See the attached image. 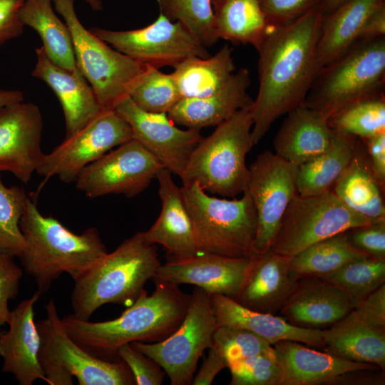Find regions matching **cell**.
Instances as JSON below:
<instances>
[{
    "mask_svg": "<svg viewBox=\"0 0 385 385\" xmlns=\"http://www.w3.org/2000/svg\"><path fill=\"white\" fill-rule=\"evenodd\" d=\"M324 351L346 360L372 364L385 369V330L371 327L352 309L323 330Z\"/></svg>",
    "mask_w": 385,
    "mask_h": 385,
    "instance_id": "29",
    "label": "cell"
},
{
    "mask_svg": "<svg viewBox=\"0 0 385 385\" xmlns=\"http://www.w3.org/2000/svg\"><path fill=\"white\" fill-rule=\"evenodd\" d=\"M358 140L357 137L334 130L327 150L298 167V194L315 195L332 190L351 162Z\"/></svg>",
    "mask_w": 385,
    "mask_h": 385,
    "instance_id": "32",
    "label": "cell"
},
{
    "mask_svg": "<svg viewBox=\"0 0 385 385\" xmlns=\"http://www.w3.org/2000/svg\"><path fill=\"white\" fill-rule=\"evenodd\" d=\"M347 0H320L319 5L323 16L327 15L337 9Z\"/></svg>",
    "mask_w": 385,
    "mask_h": 385,
    "instance_id": "53",
    "label": "cell"
},
{
    "mask_svg": "<svg viewBox=\"0 0 385 385\" xmlns=\"http://www.w3.org/2000/svg\"><path fill=\"white\" fill-rule=\"evenodd\" d=\"M358 302L337 286L317 276L297 278L279 311L292 324L313 328L333 324Z\"/></svg>",
    "mask_w": 385,
    "mask_h": 385,
    "instance_id": "19",
    "label": "cell"
},
{
    "mask_svg": "<svg viewBox=\"0 0 385 385\" xmlns=\"http://www.w3.org/2000/svg\"><path fill=\"white\" fill-rule=\"evenodd\" d=\"M46 317L36 323L41 337L39 361L49 385H133L126 364L97 357L75 342L63 327L53 299L45 305Z\"/></svg>",
    "mask_w": 385,
    "mask_h": 385,
    "instance_id": "8",
    "label": "cell"
},
{
    "mask_svg": "<svg viewBox=\"0 0 385 385\" xmlns=\"http://www.w3.org/2000/svg\"><path fill=\"white\" fill-rule=\"evenodd\" d=\"M376 220L352 210L332 190L315 195L297 193L283 215L271 250L292 257L318 242Z\"/></svg>",
    "mask_w": 385,
    "mask_h": 385,
    "instance_id": "11",
    "label": "cell"
},
{
    "mask_svg": "<svg viewBox=\"0 0 385 385\" xmlns=\"http://www.w3.org/2000/svg\"><path fill=\"white\" fill-rule=\"evenodd\" d=\"M385 0H347L323 16L317 47L319 70L346 53L357 41L369 15Z\"/></svg>",
    "mask_w": 385,
    "mask_h": 385,
    "instance_id": "28",
    "label": "cell"
},
{
    "mask_svg": "<svg viewBox=\"0 0 385 385\" xmlns=\"http://www.w3.org/2000/svg\"><path fill=\"white\" fill-rule=\"evenodd\" d=\"M181 190L200 252L255 256L257 213L247 191L240 199L227 200L208 195L196 183L183 185Z\"/></svg>",
    "mask_w": 385,
    "mask_h": 385,
    "instance_id": "7",
    "label": "cell"
},
{
    "mask_svg": "<svg viewBox=\"0 0 385 385\" xmlns=\"http://www.w3.org/2000/svg\"><path fill=\"white\" fill-rule=\"evenodd\" d=\"M385 36L357 41L322 68L302 105L328 119L356 101L384 93Z\"/></svg>",
    "mask_w": 385,
    "mask_h": 385,
    "instance_id": "6",
    "label": "cell"
},
{
    "mask_svg": "<svg viewBox=\"0 0 385 385\" xmlns=\"http://www.w3.org/2000/svg\"><path fill=\"white\" fill-rule=\"evenodd\" d=\"M1 332H0V334H1Z\"/></svg>",
    "mask_w": 385,
    "mask_h": 385,
    "instance_id": "55",
    "label": "cell"
},
{
    "mask_svg": "<svg viewBox=\"0 0 385 385\" xmlns=\"http://www.w3.org/2000/svg\"><path fill=\"white\" fill-rule=\"evenodd\" d=\"M90 31L117 51L158 68L173 67L191 56H211L181 23L161 14L153 23L138 29L111 31L94 27Z\"/></svg>",
    "mask_w": 385,
    "mask_h": 385,
    "instance_id": "14",
    "label": "cell"
},
{
    "mask_svg": "<svg viewBox=\"0 0 385 385\" xmlns=\"http://www.w3.org/2000/svg\"><path fill=\"white\" fill-rule=\"evenodd\" d=\"M354 247L369 256L385 260V217L346 230Z\"/></svg>",
    "mask_w": 385,
    "mask_h": 385,
    "instance_id": "44",
    "label": "cell"
},
{
    "mask_svg": "<svg viewBox=\"0 0 385 385\" xmlns=\"http://www.w3.org/2000/svg\"><path fill=\"white\" fill-rule=\"evenodd\" d=\"M28 196L24 188L6 186L0 177V252L19 257L26 247L20 220Z\"/></svg>",
    "mask_w": 385,
    "mask_h": 385,
    "instance_id": "40",
    "label": "cell"
},
{
    "mask_svg": "<svg viewBox=\"0 0 385 385\" xmlns=\"http://www.w3.org/2000/svg\"><path fill=\"white\" fill-rule=\"evenodd\" d=\"M286 115L273 139L277 155L299 166L329 146L334 130L322 113L301 105Z\"/></svg>",
    "mask_w": 385,
    "mask_h": 385,
    "instance_id": "26",
    "label": "cell"
},
{
    "mask_svg": "<svg viewBox=\"0 0 385 385\" xmlns=\"http://www.w3.org/2000/svg\"><path fill=\"white\" fill-rule=\"evenodd\" d=\"M251 108L237 111L201 138L180 177L183 185L196 183L205 192L228 197L245 191L246 155L254 145Z\"/></svg>",
    "mask_w": 385,
    "mask_h": 385,
    "instance_id": "5",
    "label": "cell"
},
{
    "mask_svg": "<svg viewBox=\"0 0 385 385\" xmlns=\"http://www.w3.org/2000/svg\"><path fill=\"white\" fill-rule=\"evenodd\" d=\"M160 265L154 244L145 239L144 232L135 233L74 280L72 314L88 320L105 304H132Z\"/></svg>",
    "mask_w": 385,
    "mask_h": 385,
    "instance_id": "4",
    "label": "cell"
},
{
    "mask_svg": "<svg viewBox=\"0 0 385 385\" xmlns=\"http://www.w3.org/2000/svg\"><path fill=\"white\" fill-rule=\"evenodd\" d=\"M86 2L90 7L94 10L98 11L102 9V2L101 0H83Z\"/></svg>",
    "mask_w": 385,
    "mask_h": 385,
    "instance_id": "54",
    "label": "cell"
},
{
    "mask_svg": "<svg viewBox=\"0 0 385 385\" xmlns=\"http://www.w3.org/2000/svg\"><path fill=\"white\" fill-rule=\"evenodd\" d=\"M24 99V94L19 90H0V108L6 105L21 102Z\"/></svg>",
    "mask_w": 385,
    "mask_h": 385,
    "instance_id": "52",
    "label": "cell"
},
{
    "mask_svg": "<svg viewBox=\"0 0 385 385\" xmlns=\"http://www.w3.org/2000/svg\"><path fill=\"white\" fill-rule=\"evenodd\" d=\"M36 62L31 75L44 81L58 97L64 115L65 138H68L103 110L91 86L78 67L68 70L56 65L42 46L36 49Z\"/></svg>",
    "mask_w": 385,
    "mask_h": 385,
    "instance_id": "21",
    "label": "cell"
},
{
    "mask_svg": "<svg viewBox=\"0 0 385 385\" xmlns=\"http://www.w3.org/2000/svg\"><path fill=\"white\" fill-rule=\"evenodd\" d=\"M113 110L130 125L133 139L164 168L181 176L191 153L202 138L200 130H182L175 126L167 113L143 111L128 95L117 103Z\"/></svg>",
    "mask_w": 385,
    "mask_h": 385,
    "instance_id": "16",
    "label": "cell"
},
{
    "mask_svg": "<svg viewBox=\"0 0 385 385\" xmlns=\"http://www.w3.org/2000/svg\"><path fill=\"white\" fill-rule=\"evenodd\" d=\"M216 37L256 50L277 27L265 16L259 0H212Z\"/></svg>",
    "mask_w": 385,
    "mask_h": 385,
    "instance_id": "31",
    "label": "cell"
},
{
    "mask_svg": "<svg viewBox=\"0 0 385 385\" xmlns=\"http://www.w3.org/2000/svg\"><path fill=\"white\" fill-rule=\"evenodd\" d=\"M173 68L171 75L181 98L205 97L216 92L236 69L228 45L208 58H187Z\"/></svg>",
    "mask_w": 385,
    "mask_h": 385,
    "instance_id": "33",
    "label": "cell"
},
{
    "mask_svg": "<svg viewBox=\"0 0 385 385\" xmlns=\"http://www.w3.org/2000/svg\"><path fill=\"white\" fill-rule=\"evenodd\" d=\"M210 297L217 326L248 330L272 345L288 340L324 346L323 330L294 325L282 317L248 309L222 294Z\"/></svg>",
    "mask_w": 385,
    "mask_h": 385,
    "instance_id": "25",
    "label": "cell"
},
{
    "mask_svg": "<svg viewBox=\"0 0 385 385\" xmlns=\"http://www.w3.org/2000/svg\"><path fill=\"white\" fill-rule=\"evenodd\" d=\"M273 347L282 370L280 385L332 384L343 382L345 376L352 372L380 369L316 351L297 342L280 341Z\"/></svg>",
    "mask_w": 385,
    "mask_h": 385,
    "instance_id": "22",
    "label": "cell"
},
{
    "mask_svg": "<svg viewBox=\"0 0 385 385\" xmlns=\"http://www.w3.org/2000/svg\"><path fill=\"white\" fill-rule=\"evenodd\" d=\"M160 14L181 23L205 47L216 43L212 0H156Z\"/></svg>",
    "mask_w": 385,
    "mask_h": 385,
    "instance_id": "39",
    "label": "cell"
},
{
    "mask_svg": "<svg viewBox=\"0 0 385 385\" xmlns=\"http://www.w3.org/2000/svg\"><path fill=\"white\" fill-rule=\"evenodd\" d=\"M384 189L372 170L365 144L359 138L351 162L332 191L352 210L376 220L385 217Z\"/></svg>",
    "mask_w": 385,
    "mask_h": 385,
    "instance_id": "30",
    "label": "cell"
},
{
    "mask_svg": "<svg viewBox=\"0 0 385 385\" xmlns=\"http://www.w3.org/2000/svg\"><path fill=\"white\" fill-rule=\"evenodd\" d=\"M230 385H280L282 370L274 349L230 362Z\"/></svg>",
    "mask_w": 385,
    "mask_h": 385,
    "instance_id": "41",
    "label": "cell"
},
{
    "mask_svg": "<svg viewBox=\"0 0 385 385\" xmlns=\"http://www.w3.org/2000/svg\"><path fill=\"white\" fill-rule=\"evenodd\" d=\"M372 170L384 188L385 184V132L362 139Z\"/></svg>",
    "mask_w": 385,
    "mask_h": 385,
    "instance_id": "49",
    "label": "cell"
},
{
    "mask_svg": "<svg viewBox=\"0 0 385 385\" xmlns=\"http://www.w3.org/2000/svg\"><path fill=\"white\" fill-rule=\"evenodd\" d=\"M252 262V257L200 252L193 257L160 265L153 279L178 285L193 284L209 294H222L234 299L242 287Z\"/></svg>",
    "mask_w": 385,
    "mask_h": 385,
    "instance_id": "18",
    "label": "cell"
},
{
    "mask_svg": "<svg viewBox=\"0 0 385 385\" xmlns=\"http://www.w3.org/2000/svg\"><path fill=\"white\" fill-rule=\"evenodd\" d=\"M40 295L36 291L11 310L9 329L0 334L2 371L13 374L20 385H32L37 379L46 381L38 358L41 337L34 322V304Z\"/></svg>",
    "mask_w": 385,
    "mask_h": 385,
    "instance_id": "20",
    "label": "cell"
},
{
    "mask_svg": "<svg viewBox=\"0 0 385 385\" xmlns=\"http://www.w3.org/2000/svg\"><path fill=\"white\" fill-rule=\"evenodd\" d=\"M171 173L163 167L156 175L162 208L155 222L144 235L150 243L161 245L173 260H182L200 252L181 188L174 183Z\"/></svg>",
    "mask_w": 385,
    "mask_h": 385,
    "instance_id": "23",
    "label": "cell"
},
{
    "mask_svg": "<svg viewBox=\"0 0 385 385\" xmlns=\"http://www.w3.org/2000/svg\"><path fill=\"white\" fill-rule=\"evenodd\" d=\"M24 1L0 0V46L23 33L19 12Z\"/></svg>",
    "mask_w": 385,
    "mask_h": 385,
    "instance_id": "48",
    "label": "cell"
},
{
    "mask_svg": "<svg viewBox=\"0 0 385 385\" xmlns=\"http://www.w3.org/2000/svg\"><path fill=\"white\" fill-rule=\"evenodd\" d=\"M20 228L26 247L19 257L41 294L63 272L75 280L108 252L96 227L76 234L56 218L43 215L30 197Z\"/></svg>",
    "mask_w": 385,
    "mask_h": 385,
    "instance_id": "3",
    "label": "cell"
},
{
    "mask_svg": "<svg viewBox=\"0 0 385 385\" xmlns=\"http://www.w3.org/2000/svg\"><path fill=\"white\" fill-rule=\"evenodd\" d=\"M163 166L134 139L110 150L79 173L76 188L91 198L121 194L128 198L142 192Z\"/></svg>",
    "mask_w": 385,
    "mask_h": 385,
    "instance_id": "15",
    "label": "cell"
},
{
    "mask_svg": "<svg viewBox=\"0 0 385 385\" xmlns=\"http://www.w3.org/2000/svg\"><path fill=\"white\" fill-rule=\"evenodd\" d=\"M155 289L148 295L143 290L118 318L91 322L68 314L61 319L70 337L90 354L103 359L133 342H158L180 327L188 309L190 294L178 285L153 279Z\"/></svg>",
    "mask_w": 385,
    "mask_h": 385,
    "instance_id": "2",
    "label": "cell"
},
{
    "mask_svg": "<svg viewBox=\"0 0 385 385\" xmlns=\"http://www.w3.org/2000/svg\"><path fill=\"white\" fill-rule=\"evenodd\" d=\"M298 167L271 150L259 154L248 167L245 191L257 213L255 255L270 251L275 241L283 215L298 193Z\"/></svg>",
    "mask_w": 385,
    "mask_h": 385,
    "instance_id": "12",
    "label": "cell"
},
{
    "mask_svg": "<svg viewBox=\"0 0 385 385\" xmlns=\"http://www.w3.org/2000/svg\"><path fill=\"white\" fill-rule=\"evenodd\" d=\"M217 327L210 294L195 287L186 315L175 332L158 342H133L130 344L156 361L171 385H188L192 384L204 351L213 346V334Z\"/></svg>",
    "mask_w": 385,
    "mask_h": 385,
    "instance_id": "10",
    "label": "cell"
},
{
    "mask_svg": "<svg viewBox=\"0 0 385 385\" xmlns=\"http://www.w3.org/2000/svg\"><path fill=\"white\" fill-rule=\"evenodd\" d=\"M385 36V4L374 10L367 18L360 31L358 41Z\"/></svg>",
    "mask_w": 385,
    "mask_h": 385,
    "instance_id": "51",
    "label": "cell"
},
{
    "mask_svg": "<svg viewBox=\"0 0 385 385\" xmlns=\"http://www.w3.org/2000/svg\"><path fill=\"white\" fill-rule=\"evenodd\" d=\"M369 256L352 245L346 231L318 242L291 257L289 268L297 279L322 277L346 263Z\"/></svg>",
    "mask_w": 385,
    "mask_h": 385,
    "instance_id": "35",
    "label": "cell"
},
{
    "mask_svg": "<svg viewBox=\"0 0 385 385\" xmlns=\"http://www.w3.org/2000/svg\"><path fill=\"white\" fill-rule=\"evenodd\" d=\"M332 128L361 139L385 132L384 93L344 108L329 119Z\"/></svg>",
    "mask_w": 385,
    "mask_h": 385,
    "instance_id": "37",
    "label": "cell"
},
{
    "mask_svg": "<svg viewBox=\"0 0 385 385\" xmlns=\"http://www.w3.org/2000/svg\"><path fill=\"white\" fill-rule=\"evenodd\" d=\"M227 367V361L220 351L212 346L203 360L198 373L192 379L193 385H210L217 374Z\"/></svg>",
    "mask_w": 385,
    "mask_h": 385,
    "instance_id": "50",
    "label": "cell"
},
{
    "mask_svg": "<svg viewBox=\"0 0 385 385\" xmlns=\"http://www.w3.org/2000/svg\"><path fill=\"white\" fill-rule=\"evenodd\" d=\"M319 277L359 302L384 284L385 260L370 256L361 257Z\"/></svg>",
    "mask_w": 385,
    "mask_h": 385,
    "instance_id": "38",
    "label": "cell"
},
{
    "mask_svg": "<svg viewBox=\"0 0 385 385\" xmlns=\"http://www.w3.org/2000/svg\"><path fill=\"white\" fill-rule=\"evenodd\" d=\"M42 130L38 106L21 101L0 108V173L29 183L44 155Z\"/></svg>",
    "mask_w": 385,
    "mask_h": 385,
    "instance_id": "17",
    "label": "cell"
},
{
    "mask_svg": "<svg viewBox=\"0 0 385 385\" xmlns=\"http://www.w3.org/2000/svg\"><path fill=\"white\" fill-rule=\"evenodd\" d=\"M250 83L248 70L242 68L216 92L205 97L180 98L168 116L175 124L188 128L217 126L237 111L252 107L254 100L247 93Z\"/></svg>",
    "mask_w": 385,
    "mask_h": 385,
    "instance_id": "24",
    "label": "cell"
},
{
    "mask_svg": "<svg viewBox=\"0 0 385 385\" xmlns=\"http://www.w3.org/2000/svg\"><path fill=\"white\" fill-rule=\"evenodd\" d=\"M131 139L128 122L115 110H103L50 153L44 154L36 173L46 179L57 177L63 183H73L88 165Z\"/></svg>",
    "mask_w": 385,
    "mask_h": 385,
    "instance_id": "13",
    "label": "cell"
},
{
    "mask_svg": "<svg viewBox=\"0 0 385 385\" xmlns=\"http://www.w3.org/2000/svg\"><path fill=\"white\" fill-rule=\"evenodd\" d=\"M117 355L130 369L137 385H160L165 372L153 359L133 348L130 344L120 346Z\"/></svg>",
    "mask_w": 385,
    "mask_h": 385,
    "instance_id": "43",
    "label": "cell"
},
{
    "mask_svg": "<svg viewBox=\"0 0 385 385\" xmlns=\"http://www.w3.org/2000/svg\"><path fill=\"white\" fill-rule=\"evenodd\" d=\"M53 4L71 31L77 67L102 109L113 110L145 64L111 48L87 30L77 16L74 0H53Z\"/></svg>",
    "mask_w": 385,
    "mask_h": 385,
    "instance_id": "9",
    "label": "cell"
},
{
    "mask_svg": "<svg viewBox=\"0 0 385 385\" xmlns=\"http://www.w3.org/2000/svg\"><path fill=\"white\" fill-rule=\"evenodd\" d=\"M354 311L369 326L385 330V284L358 302Z\"/></svg>",
    "mask_w": 385,
    "mask_h": 385,
    "instance_id": "47",
    "label": "cell"
},
{
    "mask_svg": "<svg viewBox=\"0 0 385 385\" xmlns=\"http://www.w3.org/2000/svg\"><path fill=\"white\" fill-rule=\"evenodd\" d=\"M213 346L230 362L274 349L273 345L246 329L218 326L213 334Z\"/></svg>",
    "mask_w": 385,
    "mask_h": 385,
    "instance_id": "42",
    "label": "cell"
},
{
    "mask_svg": "<svg viewBox=\"0 0 385 385\" xmlns=\"http://www.w3.org/2000/svg\"><path fill=\"white\" fill-rule=\"evenodd\" d=\"M21 277L22 270L13 257L0 252V328L9 321V302L16 297Z\"/></svg>",
    "mask_w": 385,
    "mask_h": 385,
    "instance_id": "45",
    "label": "cell"
},
{
    "mask_svg": "<svg viewBox=\"0 0 385 385\" xmlns=\"http://www.w3.org/2000/svg\"><path fill=\"white\" fill-rule=\"evenodd\" d=\"M127 95L137 106L150 113H168L181 98L171 73L148 64L130 83Z\"/></svg>",
    "mask_w": 385,
    "mask_h": 385,
    "instance_id": "36",
    "label": "cell"
},
{
    "mask_svg": "<svg viewBox=\"0 0 385 385\" xmlns=\"http://www.w3.org/2000/svg\"><path fill=\"white\" fill-rule=\"evenodd\" d=\"M270 23L274 27L286 24L307 13L320 0H259Z\"/></svg>",
    "mask_w": 385,
    "mask_h": 385,
    "instance_id": "46",
    "label": "cell"
},
{
    "mask_svg": "<svg viewBox=\"0 0 385 385\" xmlns=\"http://www.w3.org/2000/svg\"><path fill=\"white\" fill-rule=\"evenodd\" d=\"M322 18L319 3L275 28L257 49L259 90L251 108L254 145L276 120L302 105L319 71L317 47Z\"/></svg>",
    "mask_w": 385,
    "mask_h": 385,
    "instance_id": "1",
    "label": "cell"
},
{
    "mask_svg": "<svg viewBox=\"0 0 385 385\" xmlns=\"http://www.w3.org/2000/svg\"><path fill=\"white\" fill-rule=\"evenodd\" d=\"M290 260L271 250L253 256L242 287L234 299L248 309L274 314L297 279L290 271Z\"/></svg>",
    "mask_w": 385,
    "mask_h": 385,
    "instance_id": "27",
    "label": "cell"
},
{
    "mask_svg": "<svg viewBox=\"0 0 385 385\" xmlns=\"http://www.w3.org/2000/svg\"><path fill=\"white\" fill-rule=\"evenodd\" d=\"M53 6V0H25L20 9V19L24 26L38 33L51 61L73 70L77 66L71 31L56 14Z\"/></svg>",
    "mask_w": 385,
    "mask_h": 385,
    "instance_id": "34",
    "label": "cell"
}]
</instances>
